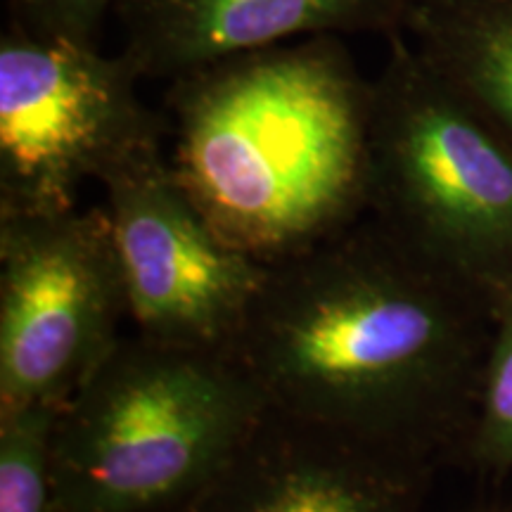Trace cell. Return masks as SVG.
Segmentation results:
<instances>
[{"label": "cell", "instance_id": "10", "mask_svg": "<svg viewBox=\"0 0 512 512\" xmlns=\"http://www.w3.org/2000/svg\"><path fill=\"white\" fill-rule=\"evenodd\" d=\"M403 34L512 138V0H413Z\"/></svg>", "mask_w": 512, "mask_h": 512}, {"label": "cell", "instance_id": "11", "mask_svg": "<svg viewBox=\"0 0 512 512\" xmlns=\"http://www.w3.org/2000/svg\"><path fill=\"white\" fill-rule=\"evenodd\" d=\"M60 406L0 413V512H50Z\"/></svg>", "mask_w": 512, "mask_h": 512}, {"label": "cell", "instance_id": "6", "mask_svg": "<svg viewBox=\"0 0 512 512\" xmlns=\"http://www.w3.org/2000/svg\"><path fill=\"white\" fill-rule=\"evenodd\" d=\"M102 207L0 216V413L64 406L124 337Z\"/></svg>", "mask_w": 512, "mask_h": 512}, {"label": "cell", "instance_id": "13", "mask_svg": "<svg viewBox=\"0 0 512 512\" xmlns=\"http://www.w3.org/2000/svg\"><path fill=\"white\" fill-rule=\"evenodd\" d=\"M10 27L38 38L98 46L95 36L107 12L117 10L119 0H5Z\"/></svg>", "mask_w": 512, "mask_h": 512}, {"label": "cell", "instance_id": "1", "mask_svg": "<svg viewBox=\"0 0 512 512\" xmlns=\"http://www.w3.org/2000/svg\"><path fill=\"white\" fill-rule=\"evenodd\" d=\"M494 323L368 214L268 266L233 351L268 411L434 467L465 458Z\"/></svg>", "mask_w": 512, "mask_h": 512}, {"label": "cell", "instance_id": "5", "mask_svg": "<svg viewBox=\"0 0 512 512\" xmlns=\"http://www.w3.org/2000/svg\"><path fill=\"white\" fill-rule=\"evenodd\" d=\"M124 55L38 38L0 36V216L76 207L83 183L164 150L169 121L140 100Z\"/></svg>", "mask_w": 512, "mask_h": 512}, {"label": "cell", "instance_id": "3", "mask_svg": "<svg viewBox=\"0 0 512 512\" xmlns=\"http://www.w3.org/2000/svg\"><path fill=\"white\" fill-rule=\"evenodd\" d=\"M266 413L233 349L124 335L62 406L50 512H188Z\"/></svg>", "mask_w": 512, "mask_h": 512}, {"label": "cell", "instance_id": "2", "mask_svg": "<svg viewBox=\"0 0 512 512\" xmlns=\"http://www.w3.org/2000/svg\"><path fill=\"white\" fill-rule=\"evenodd\" d=\"M164 114L178 183L261 264L368 216L373 79L342 36L249 50L178 76Z\"/></svg>", "mask_w": 512, "mask_h": 512}, {"label": "cell", "instance_id": "12", "mask_svg": "<svg viewBox=\"0 0 512 512\" xmlns=\"http://www.w3.org/2000/svg\"><path fill=\"white\" fill-rule=\"evenodd\" d=\"M465 460L491 475H512V294L496 304Z\"/></svg>", "mask_w": 512, "mask_h": 512}, {"label": "cell", "instance_id": "9", "mask_svg": "<svg viewBox=\"0 0 512 512\" xmlns=\"http://www.w3.org/2000/svg\"><path fill=\"white\" fill-rule=\"evenodd\" d=\"M413 0H119L121 55L140 79L178 76L287 38L403 31Z\"/></svg>", "mask_w": 512, "mask_h": 512}, {"label": "cell", "instance_id": "8", "mask_svg": "<svg viewBox=\"0 0 512 512\" xmlns=\"http://www.w3.org/2000/svg\"><path fill=\"white\" fill-rule=\"evenodd\" d=\"M432 465L268 411L188 512H420Z\"/></svg>", "mask_w": 512, "mask_h": 512}, {"label": "cell", "instance_id": "4", "mask_svg": "<svg viewBox=\"0 0 512 512\" xmlns=\"http://www.w3.org/2000/svg\"><path fill=\"white\" fill-rule=\"evenodd\" d=\"M368 214L494 309L512 294V138L403 31L373 79Z\"/></svg>", "mask_w": 512, "mask_h": 512}, {"label": "cell", "instance_id": "7", "mask_svg": "<svg viewBox=\"0 0 512 512\" xmlns=\"http://www.w3.org/2000/svg\"><path fill=\"white\" fill-rule=\"evenodd\" d=\"M102 188L133 330L188 347L233 349L268 266L211 226L164 150L121 166Z\"/></svg>", "mask_w": 512, "mask_h": 512}]
</instances>
